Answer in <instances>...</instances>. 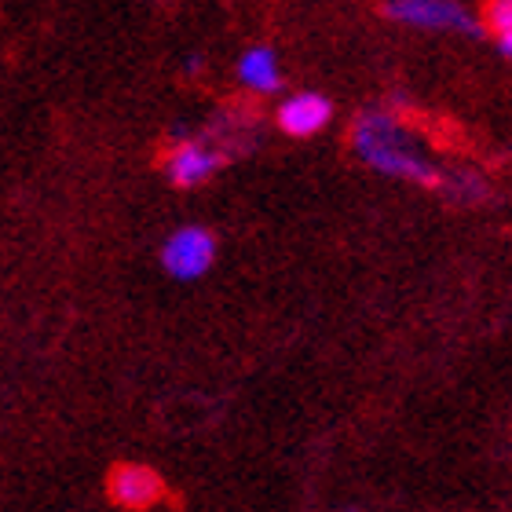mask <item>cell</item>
Instances as JSON below:
<instances>
[{
  "label": "cell",
  "mask_w": 512,
  "mask_h": 512,
  "mask_svg": "<svg viewBox=\"0 0 512 512\" xmlns=\"http://www.w3.org/2000/svg\"><path fill=\"white\" fill-rule=\"evenodd\" d=\"M333 121V103L322 92H293L278 103L275 125L286 132L289 139H311L326 132Z\"/></svg>",
  "instance_id": "obj_5"
},
{
  "label": "cell",
  "mask_w": 512,
  "mask_h": 512,
  "mask_svg": "<svg viewBox=\"0 0 512 512\" xmlns=\"http://www.w3.org/2000/svg\"><path fill=\"white\" fill-rule=\"evenodd\" d=\"M110 502L128 512H147L165 498V483L147 465H118L107 480Z\"/></svg>",
  "instance_id": "obj_6"
},
{
  "label": "cell",
  "mask_w": 512,
  "mask_h": 512,
  "mask_svg": "<svg viewBox=\"0 0 512 512\" xmlns=\"http://www.w3.org/2000/svg\"><path fill=\"white\" fill-rule=\"evenodd\" d=\"M352 150L366 169L388 180H403L428 191H443L447 172L439 169L395 107H370L352 125Z\"/></svg>",
  "instance_id": "obj_1"
},
{
  "label": "cell",
  "mask_w": 512,
  "mask_h": 512,
  "mask_svg": "<svg viewBox=\"0 0 512 512\" xmlns=\"http://www.w3.org/2000/svg\"><path fill=\"white\" fill-rule=\"evenodd\" d=\"M220 165H224V150L213 147L202 136H183L172 139V150L165 158V176H169L172 187L191 191V187H202V183L213 180Z\"/></svg>",
  "instance_id": "obj_4"
},
{
  "label": "cell",
  "mask_w": 512,
  "mask_h": 512,
  "mask_svg": "<svg viewBox=\"0 0 512 512\" xmlns=\"http://www.w3.org/2000/svg\"><path fill=\"white\" fill-rule=\"evenodd\" d=\"M216 260V238L202 224L176 227L165 242H161V267L169 271L176 282H194L202 278Z\"/></svg>",
  "instance_id": "obj_3"
},
{
  "label": "cell",
  "mask_w": 512,
  "mask_h": 512,
  "mask_svg": "<svg viewBox=\"0 0 512 512\" xmlns=\"http://www.w3.org/2000/svg\"><path fill=\"white\" fill-rule=\"evenodd\" d=\"M494 37H498V52H502L505 59H509V63H512V30H505V33H494Z\"/></svg>",
  "instance_id": "obj_10"
},
{
  "label": "cell",
  "mask_w": 512,
  "mask_h": 512,
  "mask_svg": "<svg viewBox=\"0 0 512 512\" xmlns=\"http://www.w3.org/2000/svg\"><path fill=\"white\" fill-rule=\"evenodd\" d=\"M384 15L406 30L425 33H480V19L461 0H384Z\"/></svg>",
  "instance_id": "obj_2"
},
{
  "label": "cell",
  "mask_w": 512,
  "mask_h": 512,
  "mask_svg": "<svg viewBox=\"0 0 512 512\" xmlns=\"http://www.w3.org/2000/svg\"><path fill=\"white\" fill-rule=\"evenodd\" d=\"M483 26H487L491 33L512 30V0H487V8H483Z\"/></svg>",
  "instance_id": "obj_9"
},
{
  "label": "cell",
  "mask_w": 512,
  "mask_h": 512,
  "mask_svg": "<svg viewBox=\"0 0 512 512\" xmlns=\"http://www.w3.org/2000/svg\"><path fill=\"white\" fill-rule=\"evenodd\" d=\"M198 66H202V55H191V59H187V70H191V74H198Z\"/></svg>",
  "instance_id": "obj_11"
},
{
  "label": "cell",
  "mask_w": 512,
  "mask_h": 512,
  "mask_svg": "<svg viewBox=\"0 0 512 512\" xmlns=\"http://www.w3.org/2000/svg\"><path fill=\"white\" fill-rule=\"evenodd\" d=\"M238 85L253 92V96H275L282 88V63H278V52L267 48V44H249L246 52L238 55Z\"/></svg>",
  "instance_id": "obj_7"
},
{
  "label": "cell",
  "mask_w": 512,
  "mask_h": 512,
  "mask_svg": "<svg viewBox=\"0 0 512 512\" xmlns=\"http://www.w3.org/2000/svg\"><path fill=\"white\" fill-rule=\"evenodd\" d=\"M348 512H359V509H348Z\"/></svg>",
  "instance_id": "obj_12"
},
{
  "label": "cell",
  "mask_w": 512,
  "mask_h": 512,
  "mask_svg": "<svg viewBox=\"0 0 512 512\" xmlns=\"http://www.w3.org/2000/svg\"><path fill=\"white\" fill-rule=\"evenodd\" d=\"M443 194L454 198V202H480L487 194V183H483L480 172H450L443 180Z\"/></svg>",
  "instance_id": "obj_8"
}]
</instances>
